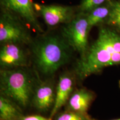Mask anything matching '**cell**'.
I'll return each instance as SVG.
<instances>
[{
    "instance_id": "obj_1",
    "label": "cell",
    "mask_w": 120,
    "mask_h": 120,
    "mask_svg": "<svg viewBox=\"0 0 120 120\" xmlns=\"http://www.w3.org/2000/svg\"><path fill=\"white\" fill-rule=\"evenodd\" d=\"M114 65H120V34L112 28L102 27L96 41L78 61L76 73L84 79Z\"/></svg>"
},
{
    "instance_id": "obj_2",
    "label": "cell",
    "mask_w": 120,
    "mask_h": 120,
    "mask_svg": "<svg viewBox=\"0 0 120 120\" xmlns=\"http://www.w3.org/2000/svg\"><path fill=\"white\" fill-rule=\"evenodd\" d=\"M71 49L62 35L44 36L33 44L34 64L42 74H53L68 62L71 57Z\"/></svg>"
},
{
    "instance_id": "obj_3",
    "label": "cell",
    "mask_w": 120,
    "mask_h": 120,
    "mask_svg": "<svg viewBox=\"0 0 120 120\" xmlns=\"http://www.w3.org/2000/svg\"><path fill=\"white\" fill-rule=\"evenodd\" d=\"M1 91L2 96L26 107L32 101L34 79L30 73L22 68L1 71Z\"/></svg>"
},
{
    "instance_id": "obj_4",
    "label": "cell",
    "mask_w": 120,
    "mask_h": 120,
    "mask_svg": "<svg viewBox=\"0 0 120 120\" xmlns=\"http://www.w3.org/2000/svg\"><path fill=\"white\" fill-rule=\"evenodd\" d=\"M0 42L2 45H30L33 43L31 33L23 21L4 9L0 16Z\"/></svg>"
},
{
    "instance_id": "obj_5",
    "label": "cell",
    "mask_w": 120,
    "mask_h": 120,
    "mask_svg": "<svg viewBox=\"0 0 120 120\" xmlns=\"http://www.w3.org/2000/svg\"><path fill=\"white\" fill-rule=\"evenodd\" d=\"M91 30L86 15L77 13L71 21L65 24L61 34L71 49L79 53L82 57L89 47L88 36Z\"/></svg>"
},
{
    "instance_id": "obj_6",
    "label": "cell",
    "mask_w": 120,
    "mask_h": 120,
    "mask_svg": "<svg viewBox=\"0 0 120 120\" xmlns=\"http://www.w3.org/2000/svg\"><path fill=\"white\" fill-rule=\"evenodd\" d=\"M36 11L40 12L43 21L48 26L54 27L61 24H67L76 16V9L71 6L57 4H34Z\"/></svg>"
},
{
    "instance_id": "obj_7",
    "label": "cell",
    "mask_w": 120,
    "mask_h": 120,
    "mask_svg": "<svg viewBox=\"0 0 120 120\" xmlns=\"http://www.w3.org/2000/svg\"><path fill=\"white\" fill-rule=\"evenodd\" d=\"M2 9L13 13L38 32H43L32 0H1Z\"/></svg>"
},
{
    "instance_id": "obj_8",
    "label": "cell",
    "mask_w": 120,
    "mask_h": 120,
    "mask_svg": "<svg viewBox=\"0 0 120 120\" xmlns=\"http://www.w3.org/2000/svg\"><path fill=\"white\" fill-rule=\"evenodd\" d=\"M28 64L26 52L21 45L6 43L0 50V64L4 69H13L26 67Z\"/></svg>"
},
{
    "instance_id": "obj_9",
    "label": "cell",
    "mask_w": 120,
    "mask_h": 120,
    "mask_svg": "<svg viewBox=\"0 0 120 120\" xmlns=\"http://www.w3.org/2000/svg\"><path fill=\"white\" fill-rule=\"evenodd\" d=\"M56 91L50 81L42 82L34 91L32 102L34 107L41 112L47 111L55 105Z\"/></svg>"
},
{
    "instance_id": "obj_10",
    "label": "cell",
    "mask_w": 120,
    "mask_h": 120,
    "mask_svg": "<svg viewBox=\"0 0 120 120\" xmlns=\"http://www.w3.org/2000/svg\"><path fill=\"white\" fill-rule=\"evenodd\" d=\"M75 82L74 76L69 72L63 73L60 76L56 90L55 102L51 110V117L55 116L58 111L66 104L73 92Z\"/></svg>"
},
{
    "instance_id": "obj_11",
    "label": "cell",
    "mask_w": 120,
    "mask_h": 120,
    "mask_svg": "<svg viewBox=\"0 0 120 120\" xmlns=\"http://www.w3.org/2000/svg\"><path fill=\"white\" fill-rule=\"evenodd\" d=\"M95 98V94L85 88H79L73 91L66 103V111L88 115L87 112Z\"/></svg>"
},
{
    "instance_id": "obj_12",
    "label": "cell",
    "mask_w": 120,
    "mask_h": 120,
    "mask_svg": "<svg viewBox=\"0 0 120 120\" xmlns=\"http://www.w3.org/2000/svg\"><path fill=\"white\" fill-rule=\"evenodd\" d=\"M111 10V1L94 9L87 13L86 18L90 28L107 21Z\"/></svg>"
},
{
    "instance_id": "obj_13",
    "label": "cell",
    "mask_w": 120,
    "mask_h": 120,
    "mask_svg": "<svg viewBox=\"0 0 120 120\" xmlns=\"http://www.w3.org/2000/svg\"><path fill=\"white\" fill-rule=\"evenodd\" d=\"M22 116L11 100L7 97H0V119L1 120H19Z\"/></svg>"
},
{
    "instance_id": "obj_14",
    "label": "cell",
    "mask_w": 120,
    "mask_h": 120,
    "mask_svg": "<svg viewBox=\"0 0 120 120\" xmlns=\"http://www.w3.org/2000/svg\"><path fill=\"white\" fill-rule=\"evenodd\" d=\"M106 23L112 29L120 32V1H111V10Z\"/></svg>"
},
{
    "instance_id": "obj_15",
    "label": "cell",
    "mask_w": 120,
    "mask_h": 120,
    "mask_svg": "<svg viewBox=\"0 0 120 120\" xmlns=\"http://www.w3.org/2000/svg\"><path fill=\"white\" fill-rule=\"evenodd\" d=\"M109 0H82L76 8L77 13L87 14L94 9L106 4Z\"/></svg>"
},
{
    "instance_id": "obj_16",
    "label": "cell",
    "mask_w": 120,
    "mask_h": 120,
    "mask_svg": "<svg viewBox=\"0 0 120 120\" xmlns=\"http://www.w3.org/2000/svg\"><path fill=\"white\" fill-rule=\"evenodd\" d=\"M55 120H94L88 115L66 111L57 115Z\"/></svg>"
},
{
    "instance_id": "obj_17",
    "label": "cell",
    "mask_w": 120,
    "mask_h": 120,
    "mask_svg": "<svg viewBox=\"0 0 120 120\" xmlns=\"http://www.w3.org/2000/svg\"><path fill=\"white\" fill-rule=\"evenodd\" d=\"M19 120H52L51 118L43 117L39 115H30L27 116H22Z\"/></svg>"
},
{
    "instance_id": "obj_18",
    "label": "cell",
    "mask_w": 120,
    "mask_h": 120,
    "mask_svg": "<svg viewBox=\"0 0 120 120\" xmlns=\"http://www.w3.org/2000/svg\"><path fill=\"white\" fill-rule=\"evenodd\" d=\"M120 120V118H118V119H113V120Z\"/></svg>"
}]
</instances>
